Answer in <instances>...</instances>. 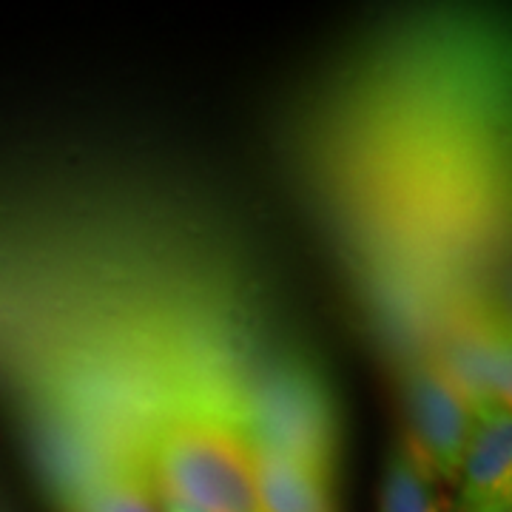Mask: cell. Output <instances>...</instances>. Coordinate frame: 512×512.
<instances>
[{"label": "cell", "mask_w": 512, "mask_h": 512, "mask_svg": "<svg viewBox=\"0 0 512 512\" xmlns=\"http://www.w3.org/2000/svg\"><path fill=\"white\" fill-rule=\"evenodd\" d=\"M458 512H470L498 498H512V413H476L473 433L458 467Z\"/></svg>", "instance_id": "277c9868"}, {"label": "cell", "mask_w": 512, "mask_h": 512, "mask_svg": "<svg viewBox=\"0 0 512 512\" xmlns=\"http://www.w3.org/2000/svg\"><path fill=\"white\" fill-rule=\"evenodd\" d=\"M379 512H447L436 478L413 456L407 441L393 447L379 490Z\"/></svg>", "instance_id": "8992f818"}, {"label": "cell", "mask_w": 512, "mask_h": 512, "mask_svg": "<svg viewBox=\"0 0 512 512\" xmlns=\"http://www.w3.org/2000/svg\"><path fill=\"white\" fill-rule=\"evenodd\" d=\"M146 473L163 498L194 512H262L251 439L239 421L171 404L148 427Z\"/></svg>", "instance_id": "6da1fadb"}, {"label": "cell", "mask_w": 512, "mask_h": 512, "mask_svg": "<svg viewBox=\"0 0 512 512\" xmlns=\"http://www.w3.org/2000/svg\"><path fill=\"white\" fill-rule=\"evenodd\" d=\"M470 512H512V498H498V501H490L484 507H476Z\"/></svg>", "instance_id": "ba28073f"}, {"label": "cell", "mask_w": 512, "mask_h": 512, "mask_svg": "<svg viewBox=\"0 0 512 512\" xmlns=\"http://www.w3.org/2000/svg\"><path fill=\"white\" fill-rule=\"evenodd\" d=\"M251 461L262 512H336L333 476L311 461L256 439H251Z\"/></svg>", "instance_id": "5b68a950"}, {"label": "cell", "mask_w": 512, "mask_h": 512, "mask_svg": "<svg viewBox=\"0 0 512 512\" xmlns=\"http://www.w3.org/2000/svg\"><path fill=\"white\" fill-rule=\"evenodd\" d=\"M404 410L410 424L407 447L413 456L433 478L456 484L476 413L436 356L419 359L404 376Z\"/></svg>", "instance_id": "7a4b0ae2"}, {"label": "cell", "mask_w": 512, "mask_h": 512, "mask_svg": "<svg viewBox=\"0 0 512 512\" xmlns=\"http://www.w3.org/2000/svg\"><path fill=\"white\" fill-rule=\"evenodd\" d=\"M74 512H165L163 495L146 470H120L94 481Z\"/></svg>", "instance_id": "52a82bcc"}, {"label": "cell", "mask_w": 512, "mask_h": 512, "mask_svg": "<svg viewBox=\"0 0 512 512\" xmlns=\"http://www.w3.org/2000/svg\"><path fill=\"white\" fill-rule=\"evenodd\" d=\"M436 359L464 393L473 413L510 410L512 356L507 322H464L447 336L444 353Z\"/></svg>", "instance_id": "3957f363"}, {"label": "cell", "mask_w": 512, "mask_h": 512, "mask_svg": "<svg viewBox=\"0 0 512 512\" xmlns=\"http://www.w3.org/2000/svg\"><path fill=\"white\" fill-rule=\"evenodd\" d=\"M163 510L165 512H194L183 507V504H177V501H171V498H163Z\"/></svg>", "instance_id": "9c48e42d"}]
</instances>
